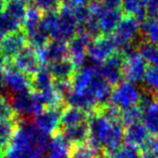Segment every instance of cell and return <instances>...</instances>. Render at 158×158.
<instances>
[{
  "label": "cell",
  "instance_id": "1",
  "mask_svg": "<svg viewBox=\"0 0 158 158\" xmlns=\"http://www.w3.org/2000/svg\"><path fill=\"white\" fill-rule=\"evenodd\" d=\"M88 144L104 153L110 152L122 145L125 126L122 121H110L96 109L89 114Z\"/></svg>",
  "mask_w": 158,
  "mask_h": 158
},
{
  "label": "cell",
  "instance_id": "2",
  "mask_svg": "<svg viewBox=\"0 0 158 158\" xmlns=\"http://www.w3.org/2000/svg\"><path fill=\"white\" fill-rule=\"evenodd\" d=\"M140 96L141 91L136 84L131 83L129 81H121L112 90L109 103L123 111L130 107L137 106Z\"/></svg>",
  "mask_w": 158,
  "mask_h": 158
},
{
  "label": "cell",
  "instance_id": "3",
  "mask_svg": "<svg viewBox=\"0 0 158 158\" xmlns=\"http://www.w3.org/2000/svg\"><path fill=\"white\" fill-rule=\"evenodd\" d=\"M0 88L9 97L32 92L31 82L28 76L22 74L15 68L5 69L0 80Z\"/></svg>",
  "mask_w": 158,
  "mask_h": 158
},
{
  "label": "cell",
  "instance_id": "4",
  "mask_svg": "<svg viewBox=\"0 0 158 158\" xmlns=\"http://www.w3.org/2000/svg\"><path fill=\"white\" fill-rule=\"evenodd\" d=\"M64 107L45 108L33 118V125L42 133L52 136L60 130Z\"/></svg>",
  "mask_w": 158,
  "mask_h": 158
},
{
  "label": "cell",
  "instance_id": "5",
  "mask_svg": "<svg viewBox=\"0 0 158 158\" xmlns=\"http://www.w3.org/2000/svg\"><path fill=\"white\" fill-rule=\"evenodd\" d=\"M147 64L142 59L141 56L136 51H130L126 53L123 68V77L126 81L131 83L138 84L144 81L146 72H147Z\"/></svg>",
  "mask_w": 158,
  "mask_h": 158
},
{
  "label": "cell",
  "instance_id": "6",
  "mask_svg": "<svg viewBox=\"0 0 158 158\" xmlns=\"http://www.w3.org/2000/svg\"><path fill=\"white\" fill-rule=\"evenodd\" d=\"M124 60L125 56H112L108 57L105 63L101 65V68L98 69L101 76L112 87H115L122 81Z\"/></svg>",
  "mask_w": 158,
  "mask_h": 158
},
{
  "label": "cell",
  "instance_id": "7",
  "mask_svg": "<svg viewBox=\"0 0 158 158\" xmlns=\"http://www.w3.org/2000/svg\"><path fill=\"white\" fill-rule=\"evenodd\" d=\"M138 31H139V26L136 19L132 16L125 18L118 25L117 32L113 40L115 45L129 49L130 44L135 40Z\"/></svg>",
  "mask_w": 158,
  "mask_h": 158
},
{
  "label": "cell",
  "instance_id": "8",
  "mask_svg": "<svg viewBox=\"0 0 158 158\" xmlns=\"http://www.w3.org/2000/svg\"><path fill=\"white\" fill-rule=\"evenodd\" d=\"M60 136L64 138L72 147V146H77L81 144L88 143L89 140V125L88 121L81 123L78 125L64 127V128H60L57 131Z\"/></svg>",
  "mask_w": 158,
  "mask_h": 158
},
{
  "label": "cell",
  "instance_id": "9",
  "mask_svg": "<svg viewBox=\"0 0 158 158\" xmlns=\"http://www.w3.org/2000/svg\"><path fill=\"white\" fill-rule=\"evenodd\" d=\"M149 133L142 122L134 123L125 127L124 141L125 144L134 146L136 148H144L149 141Z\"/></svg>",
  "mask_w": 158,
  "mask_h": 158
},
{
  "label": "cell",
  "instance_id": "10",
  "mask_svg": "<svg viewBox=\"0 0 158 158\" xmlns=\"http://www.w3.org/2000/svg\"><path fill=\"white\" fill-rule=\"evenodd\" d=\"M15 69L26 76H33L40 70V57L32 51L23 49L16 56Z\"/></svg>",
  "mask_w": 158,
  "mask_h": 158
},
{
  "label": "cell",
  "instance_id": "11",
  "mask_svg": "<svg viewBox=\"0 0 158 158\" xmlns=\"http://www.w3.org/2000/svg\"><path fill=\"white\" fill-rule=\"evenodd\" d=\"M71 146L60 136L59 132L52 134L49 139L45 158H69Z\"/></svg>",
  "mask_w": 158,
  "mask_h": 158
},
{
  "label": "cell",
  "instance_id": "12",
  "mask_svg": "<svg viewBox=\"0 0 158 158\" xmlns=\"http://www.w3.org/2000/svg\"><path fill=\"white\" fill-rule=\"evenodd\" d=\"M142 124L152 136H158V100L142 109Z\"/></svg>",
  "mask_w": 158,
  "mask_h": 158
},
{
  "label": "cell",
  "instance_id": "13",
  "mask_svg": "<svg viewBox=\"0 0 158 158\" xmlns=\"http://www.w3.org/2000/svg\"><path fill=\"white\" fill-rule=\"evenodd\" d=\"M48 70L53 81H71L75 75L74 64L64 59L49 64Z\"/></svg>",
  "mask_w": 158,
  "mask_h": 158
},
{
  "label": "cell",
  "instance_id": "14",
  "mask_svg": "<svg viewBox=\"0 0 158 158\" xmlns=\"http://www.w3.org/2000/svg\"><path fill=\"white\" fill-rule=\"evenodd\" d=\"M19 119L0 120V156L6 151L18 127Z\"/></svg>",
  "mask_w": 158,
  "mask_h": 158
},
{
  "label": "cell",
  "instance_id": "15",
  "mask_svg": "<svg viewBox=\"0 0 158 158\" xmlns=\"http://www.w3.org/2000/svg\"><path fill=\"white\" fill-rule=\"evenodd\" d=\"M89 114L87 112H85L82 109H79V108L68 106L64 108L63 110L60 128H64V127H70L87 122Z\"/></svg>",
  "mask_w": 158,
  "mask_h": 158
},
{
  "label": "cell",
  "instance_id": "16",
  "mask_svg": "<svg viewBox=\"0 0 158 158\" xmlns=\"http://www.w3.org/2000/svg\"><path fill=\"white\" fill-rule=\"evenodd\" d=\"M30 82H31L32 91L40 93V92H44L52 88L55 81L49 74L48 69H40L30 78Z\"/></svg>",
  "mask_w": 158,
  "mask_h": 158
},
{
  "label": "cell",
  "instance_id": "17",
  "mask_svg": "<svg viewBox=\"0 0 158 158\" xmlns=\"http://www.w3.org/2000/svg\"><path fill=\"white\" fill-rule=\"evenodd\" d=\"M116 47L113 40H106L100 41L90 51V56L95 61L101 63L102 60H107L110 57V55L113 52L114 48Z\"/></svg>",
  "mask_w": 158,
  "mask_h": 158
},
{
  "label": "cell",
  "instance_id": "18",
  "mask_svg": "<svg viewBox=\"0 0 158 158\" xmlns=\"http://www.w3.org/2000/svg\"><path fill=\"white\" fill-rule=\"evenodd\" d=\"M148 1L149 0H124V8L136 20L143 21L147 15L146 6Z\"/></svg>",
  "mask_w": 158,
  "mask_h": 158
},
{
  "label": "cell",
  "instance_id": "19",
  "mask_svg": "<svg viewBox=\"0 0 158 158\" xmlns=\"http://www.w3.org/2000/svg\"><path fill=\"white\" fill-rule=\"evenodd\" d=\"M140 28L145 40L158 47V19L146 18L142 21Z\"/></svg>",
  "mask_w": 158,
  "mask_h": 158
},
{
  "label": "cell",
  "instance_id": "20",
  "mask_svg": "<svg viewBox=\"0 0 158 158\" xmlns=\"http://www.w3.org/2000/svg\"><path fill=\"white\" fill-rule=\"evenodd\" d=\"M137 52L146 64H150L151 67L158 65V47L156 45L144 40L140 42Z\"/></svg>",
  "mask_w": 158,
  "mask_h": 158
},
{
  "label": "cell",
  "instance_id": "21",
  "mask_svg": "<svg viewBox=\"0 0 158 158\" xmlns=\"http://www.w3.org/2000/svg\"><path fill=\"white\" fill-rule=\"evenodd\" d=\"M104 155L106 158H142V152L134 146L122 144L110 152L104 153Z\"/></svg>",
  "mask_w": 158,
  "mask_h": 158
},
{
  "label": "cell",
  "instance_id": "22",
  "mask_svg": "<svg viewBox=\"0 0 158 158\" xmlns=\"http://www.w3.org/2000/svg\"><path fill=\"white\" fill-rule=\"evenodd\" d=\"M100 151L94 149L88 143L72 146L69 158H100Z\"/></svg>",
  "mask_w": 158,
  "mask_h": 158
},
{
  "label": "cell",
  "instance_id": "23",
  "mask_svg": "<svg viewBox=\"0 0 158 158\" xmlns=\"http://www.w3.org/2000/svg\"><path fill=\"white\" fill-rule=\"evenodd\" d=\"M22 40L17 36L9 37L8 40H4L1 45V52L5 56L11 57L15 55H18L22 49Z\"/></svg>",
  "mask_w": 158,
  "mask_h": 158
},
{
  "label": "cell",
  "instance_id": "24",
  "mask_svg": "<svg viewBox=\"0 0 158 158\" xmlns=\"http://www.w3.org/2000/svg\"><path fill=\"white\" fill-rule=\"evenodd\" d=\"M121 120L124 126H128L134 123L141 122L142 120V110L139 106H133L128 109L123 110L121 115Z\"/></svg>",
  "mask_w": 158,
  "mask_h": 158
},
{
  "label": "cell",
  "instance_id": "25",
  "mask_svg": "<svg viewBox=\"0 0 158 158\" xmlns=\"http://www.w3.org/2000/svg\"><path fill=\"white\" fill-rule=\"evenodd\" d=\"M144 82L147 88V91L151 92L154 95L158 93V65L147 69Z\"/></svg>",
  "mask_w": 158,
  "mask_h": 158
},
{
  "label": "cell",
  "instance_id": "26",
  "mask_svg": "<svg viewBox=\"0 0 158 158\" xmlns=\"http://www.w3.org/2000/svg\"><path fill=\"white\" fill-rule=\"evenodd\" d=\"M18 118L13 111L8 99L0 95V120H11Z\"/></svg>",
  "mask_w": 158,
  "mask_h": 158
},
{
  "label": "cell",
  "instance_id": "27",
  "mask_svg": "<svg viewBox=\"0 0 158 158\" xmlns=\"http://www.w3.org/2000/svg\"><path fill=\"white\" fill-rule=\"evenodd\" d=\"M146 11L151 18L158 19V0H149L146 6Z\"/></svg>",
  "mask_w": 158,
  "mask_h": 158
},
{
  "label": "cell",
  "instance_id": "28",
  "mask_svg": "<svg viewBox=\"0 0 158 158\" xmlns=\"http://www.w3.org/2000/svg\"><path fill=\"white\" fill-rule=\"evenodd\" d=\"M143 150H147L158 156V136H153L152 138H150Z\"/></svg>",
  "mask_w": 158,
  "mask_h": 158
},
{
  "label": "cell",
  "instance_id": "29",
  "mask_svg": "<svg viewBox=\"0 0 158 158\" xmlns=\"http://www.w3.org/2000/svg\"><path fill=\"white\" fill-rule=\"evenodd\" d=\"M142 158H158V156L152 152L147 151V150H143L142 151Z\"/></svg>",
  "mask_w": 158,
  "mask_h": 158
},
{
  "label": "cell",
  "instance_id": "30",
  "mask_svg": "<svg viewBox=\"0 0 158 158\" xmlns=\"http://www.w3.org/2000/svg\"><path fill=\"white\" fill-rule=\"evenodd\" d=\"M107 2L110 5V7L115 8V7H117L121 3V0H107Z\"/></svg>",
  "mask_w": 158,
  "mask_h": 158
},
{
  "label": "cell",
  "instance_id": "31",
  "mask_svg": "<svg viewBox=\"0 0 158 158\" xmlns=\"http://www.w3.org/2000/svg\"><path fill=\"white\" fill-rule=\"evenodd\" d=\"M156 98H157V100H158V93H157V95H156Z\"/></svg>",
  "mask_w": 158,
  "mask_h": 158
}]
</instances>
